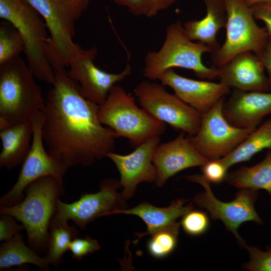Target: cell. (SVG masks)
Returning <instances> with one entry per match:
<instances>
[{
	"label": "cell",
	"instance_id": "obj_1",
	"mask_svg": "<svg viewBox=\"0 0 271 271\" xmlns=\"http://www.w3.org/2000/svg\"><path fill=\"white\" fill-rule=\"evenodd\" d=\"M49 61L55 81L43 111L42 134L47 152L68 168L90 166L113 152L118 137L99 121V105L81 94L62 61L51 56Z\"/></svg>",
	"mask_w": 271,
	"mask_h": 271
},
{
	"label": "cell",
	"instance_id": "obj_2",
	"mask_svg": "<svg viewBox=\"0 0 271 271\" xmlns=\"http://www.w3.org/2000/svg\"><path fill=\"white\" fill-rule=\"evenodd\" d=\"M24 193V199L18 204L0 206V214L11 215L22 223L28 245L40 255L46 252L49 225L57 202L65 193L63 181L53 176H43L28 185Z\"/></svg>",
	"mask_w": 271,
	"mask_h": 271
},
{
	"label": "cell",
	"instance_id": "obj_3",
	"mask_svg": "<svg viewBox=\"0 0 271 271\" xmlns=\"http://www.w3.org/2000/svg\"><path fill=\"white\" fill-rule=\"evenodd\" d=\"M34 75L20 56L0 65V130L31 121L45 101Z\"/></svg>",
	"mask_w": 271,
	"mask_h": 271
},
{
	"label": "cell",
	"instance_id": "obj_4",
	"mask_svg": "<svg viewBox=\"0 0 271 271\" xmlns=\"http://www.w3.org/2000/svg\"><path fill=\"white\" fill-rule=\"evenodd\" d=\"M193 41L180 21L168 25L162 47L158 51H149L146 55L143 75L151 80H159L165 71L175 67L192 70L202 80L217 77V68L208 67L202 61V55L211 53V50L204 43Z\"/></svg>",
	"mask_w": 271,
	"mask_h": 271
},
{
	"label": "cell",
	"instance_id": "obj_5",
	"mask_svg": "<svg viewBox=\"0 0 271 271\" xmlns=\"http://www.w3.org/2000/svg\"><path fill=\"white\" fill-rule=\"evenodd\" d=\"M99 121L112 129L119 137L127 139L136 148L155 136H161L166 124L140 108L134 97L116 84L110 90L105 102L99 106Z\"/></svg>",
	"mask_w": 271,
	"mask_h": 271
},
{
	"label": "cell",
	"instance_id": "obj_6",
	"mask_svg": "<svg viewBox=\"0 0 271 271\" xmlns=\"http://www.w3.org/2000/svg\"><path fill=\"white\" fill-rule=\"evenodd\" d=\"M28 0H0V18L21 35L27 64L35 77L53 85L55 77L46 54L47 26Z\"/></svg>",
	"mask_w": 271,
	"mask_h": 271
},
{
	"label": "cell",
	"instance_id": "obj_7",
	"mask_svg": "<svg viewBox=\"0 0 271 271\" xmlns=\"http://www.w3.org/2000/svg\"><path fill=\"white\" fill-rule=\"evenodd\" d=\"M227 22L223 44L211 53L214 67H218L235 56L246 51L256 55L265 47L269 36L255 22L251 8L243 0H225Z\"/></svg>",
	"mask_w": 271,
	"mask_h": 271
},
{
	"label": "cell",
	"instance_id": "obj_8",
	"mask_svg": "<svg viewBox=\"0 0 271 271\" xmlns=\"http://www.w3.org/2000/svg\"><path fill=\"white\" fill-rule=\"evenodd\" d=\"M44 19L50 34L49 40L66 66L82 48L73 38L75 24L89 3L80 0H28Z\"/></svg>",
	"mask_w": 271,
	"mask_h": 271
},
{
	"label": "cell",
	"instance_id": "obj_9",
	"mask_svg": "<svg viewBox=\"0 0 271 271\" xmlns=\"http://www.w3.org/2000/svg\"><path fill=\"white\" fill-rule=\"evenodd\" d=\"M187 180L201 185L204 191L197 193L193 202L198 207L205 209L213 220H220L226 228L234 235L238 244L245 247V241L238 232L243 223L253 221L262 224L263 221L256 212L254 205L258 197V191L242 188L236 193L234 200L224 202L214 195L210 182L202 175L194 174L184 176Z\"/></svg>",
	"mask_w": 271,
	"mask_h": 271
},
{
	"label": "cell",
	"instance_id": "obj_10",
	"mask_svg": "<svg viewBox=\"0 0 271 271\" xmlns=\"http://www.w3.org/2000/svg\"><path fill=\"white\" fill-rule=\"evenodd\" d=\"M133 92L140 106L158 120L189 136L198 131L202 114L163 85L143 81Z\"/></svg>",
	"mask_w": 271,
	"mask_h": 271
},
{
	"label": "cell",
	"instance_id": "obj_11",
	"mask_svg": "<svg viewBox=\"0 0 271 271\" xmlns=\"http://www.w3.org/2000/svg\"><path fill=\"white\" fill-rule=\"evenodd\" d=\"M44 119L43 111L31 119L33 138L29 152L22 164L18 180L11 189L0 198V206H15L25 197L24 191L30 183L45 176H53L63 181L68 168L45 150L42 134Z\"/></svg>",
	"mask_w": 271,
	"mask_h": 271
},
{
	"label": "cell",
	"instance_id": "obj_12",
	"mask_svg": "<svg viewBox=\"0 0 271 271\" xmlns=\"http://www.w3.org/2000/svg\"><path fill=\"white\" fill-rule=\"evenodd\" d=\"M224 100H220L202 114L198 131L193 136H188L197 151L209 160L226 157L254 130L236 127L229 123L222 112Z\"/></svg>",
	"mask_w": 271,
	"mask_h": 271
},
{
	"label": "cell",
	"instance_id": "obj_13",
	"mask_svg": "<svg viewBox=\"0 0 271 271\" xmlns=\"http://www.w3.org/2000/svg\"><path fill=\"white\" fill-rule=\"evenodd\" d=\"M121 187L119 180L109 178L101 181L100 190L94 193H84L72 203H66L59 199L55 216L72 220L78 228L84 229L95 219L116 214L128 209L126 200L117 189Z\"/></svg>",
	"mask_w": 271,
	"mask_h": 271
},
{
	"label": "cell",
	"instance_id": "obj_14",
	"mask_svg": "<svg viewBox=\"0 0 271 271\" xmlns=\"http://www.w3.org/2000/svg\"><path fill=\"white\" fill-rule=\"evenodd\" d=\"M96 47L84 50L70 62L67 73L78 84L81 94L91 102L100 105L106 100L111 88L131 74L129 55L125 68L119 73H110L97 67L94 61Z\"/></svg>",
	"mask_w": 271,
	"mask_h": 271
},
{
	"label": "cell",
	"instance_id": "obj_15",
	"mask_svg": "<svg viewBox=\"0 0 271 271\" xmlns=\"http://www.w3.org/2000/svg\"><path fill=\"white\" fill-rule=\"evenodd\" d=\"M160 141V136H155L129 154L121 155L111 152L106 155L119 172L120 183L123 188L121 194L126 200L134 195L139 184L156 182L157 171L152 159Z\"/></svg>",
	"mask_w": 271,
	"mask_h": 271
},
{
	"label": "cell",
	"instance_id": "obj_16",
	"mask_svg": "<svg viewBox=\"0 0 271 271\" xmlns=\"http://www.w3.org/2000/svg\"><path fill=\"white\" fill-rule=\"evenodd\" d=\"M182 132L174 140L160 144L152 161L157 171V186H163L171 177L186 169L202 166L209 160L202 156Z\"/></svg>",
	"mask_w": 271,
	"mask_h": 271
},
{
	"label": "cell",
	"instance_id": "obj_17",
	"mask_svg": "<svg viewBox=\"0 0 271 271\" xmlns=\"http://www.w3.org/2000/svg\"><path fill=\"white\" fill-rule=\"evenodd\" d=\"M159 80L201 114L211 109L230 91V88L221 82L187 78L178 74L173 69L165 71Z\"/></svg>",
	"mask_w": 271,
	"mask_h": 271
},
{
	"label": "cell",
	"instance_id": "obj_18",
	"mask_svg": "<svg viewBox=\"0 0 271 271\" xmlns=\"http://www.w3.org/2000/svg\"><path fill=\"white\" fill-rule=\"evenodd\" d=\"M216 68L220 82L230 88L244 91L271 89L260 59L251 51L237 54Z\"/></svg>",
	"mask_w": 271,
	"mask_h": 271
},
{
	"label": "cell",
	"instance_id": "obj_19",
	"mask_svg": "<svg viewBox=\"0 0 271 271\" xmlns=\"http://www.w3.org/2000/svg\"><path fill=\"white\" fill-rule=\"evenodd\" d=\"M222 112L233 126L254 130L266 116L271 115V92L234 89L224 100Z\"/></svg>",
	"mask_w": 271,
	"mask_h": 271
},
{
	"label": "cell",
	"instance_id": "obj_20",
	"mask_svg": "<svg viewBox=\"0 0 271 271\" xmlns=\"http://www.w3.org/2000/svg\"><path fill=\"white\" fill-rule=\"evenodd\" d=\"M186 202L185 199L178 198L172 201L168 207L164 208L143 202L134 207L118 211L116 214L136 215L146 223L147 227L146 232L135 233L137 238L133 243L136 244L142 237L173 225L177 222V219L192 210V203L185 205Z\"/></svg>",
	"mask_w": 271,
	"mask_h": 271
},
{
	"label": "cell",
	"instance_id": "obj_21",
	"mask_svg": "<svg viewBox=\"0 0 271 271\" xmlns=\"http://www.w3.org/2000/svg\"><path fill=\"white\" fill-rule=\"evenodd\" d=\"M206 7V15L199 20L185 23L183 27L188 37L206 45L211 53L220 45L216 40L218 32L225 27L227 15L225 0H203Z\"/></svg>",
	"mask_w": 271,
	"mask_h": 271
},
{
	"label": "cell",
	"instance_id": "obj_22",
	"mask_svg": "<svg viewBox=\"0 0 271 271\" xmlns=\"http://www.w3.org/2000/svg\"><path fill=\"white\" fill-rule=\"evenodd\" d=\"M0 137L2 145L1 168L11 170L22 164L32 144L31 122L16 123L1 130Z\"/></svg>",
	"mask_w": 271,
	"mask_h": 271
},
{
	"label": "cell",
	"instance_id": "obj_23",
	"mask_svg": "<svg viewBox=\"0 0 271 271\" xmlns=\"http://www.w3.org/2000/svg\"><path fill=\"white\" fill-rule=\"evenodd\" d=\"M225 180L239 189L264 190L271 196V150L259 163L251 167H240L227 174Z\"/></svg>",
	"mask_w": 271,
	"mask_h": 271
},
{
	"label": "cell",
	"instance_id": "obj_24",
	"mask_svg": "<svg viewBox=\"0 0 271 271\" xmlns=\"http://www.w3.org/2000/svg\"><path fill=\"white\" fill-rule=\"evenodd\" d=\"M26 263L33 264L45 271L50 269V264L45 256L41 257L27 246L20 232L1 245L0 270Z\"/></svg>",
	"mask_w": 271,
	"mask_h": 271
},
{
	"label": "cell",
	"instance_id": "obj_25",
	"mask_svg": "<svg viewBox=\"0 0 271 271\" xmlns=\"http://www.w3.org/2000/svg\"><path fill=\"white\" fill-rule=\"evenodd\" d=\"M271 150V116L261 123L230 154L220 160L229 169L249 160L264 149Z\"/></svg>",
	"mask_w": 271,
	"mask_h": 271
},
{
	"label": "cell",
	"instance_id": "obj_26",
	"mask_svg": "<svg viewBox=\"0 0 271 271\" xmlns=\"http://www.w3.org/2000/svg\"><path fill=\"white\" fill-rule=\"evenodd\" d=\"M68 221L55 215L51 220L45 256L50 265L59 266L63 261L64 254L69 249L71 242L78 237V229L74 226H70Z\"/></svg>",
	"mask_w": 271,
	"mask_h": 271
},
{
	"label": "cell",
	"instance_id": "obj_27",
	"mask_svg": "<svg viewBox=\"0 0 271 271\" xmlns=\"http://www.w3.org/2000/svg\"><path fill=\"white\" fill-rule=\"evenodd\" d=\"M180 225V222H176L151 235L147 245L149 253L157 258L171 254L177 246Z\"/></svg>",
	"mask_w": 271,
	"mask_h": 271
},
{
	"label": "cell",
	"instance_id": "obj_28",
	"mask_svg": "<svg viewBox=\"0 0 271 271\" xmlns=\"http://www.w3.org/2000/svg\"><path fill=\"white\" fill-rule=\"evenodd\" d=\"M24 43L18 31L10 23L0 24V65L24 52Z\"/></svg>",
	"mask_w": 271,
	"mask_h": 271
},
{
	"label": "cell",
	"instance_id": "obj_29",
	"mask_svg": "<svg viewBox=\"0 0 271 271\" xmlns=\"http://www.w3.org/2000/svg\"><path fill=\"white\" fill-rule=\"evenodd\" d=\"M180 225L188 234L200 235L208 229L209 220L206 212L191 210L182 216Z\"/></svg>",
	"mask_w": 271,
	"mask_h": 271
},
{
	"label": "cell",
	"instance_id": "obj_30",
	"mask_svg": "<svg viewBox=\"0 0 271 271\" xmlns=\"http://www.w3.org/2000/svg\"><path fill=\"white\" fill-rule=\"evenodd\" d=\"M249 256V261L243 265L244 269L249 271H271V247H267L266 251L246 244Z\"/></svg>",
	"mask_w": 271,
	"mask_h": 271
},
{
	"label": "cell",
	"instance_id": "obj_31",
	"mask_svg": "<svg viewBox=\"0 0 271 271\" xmlns=\"http://www.w3.org/2000/svg\"><path fill=\"white\" fill-rule=\"evenodd\" d=\"M101 246L98 241L89 236L84 238H76L69 245V250L74 259L81 260L84 256L99 250Z\"/></svg>",
	"mask_w": 271,
	"mask_h": 271
},
{
	"label": "cell",
	"instance_id": "obj_32",
	"mask_svg": "<svg viewBox=\"0 0 271 271\" xmlns=\"http://www.w3.org/2000/svg\"><path fill=\"white\" fill-rule=\"evenodd\" d=\"M201 167L202 175L210 182L214 183L224 181L228 169L220 159L209 160Z\"/></svg>",
	"mask_w": 271,
	"mask_h": 271
},
{
	"label": "cell",
	"instance_id": "obj_33",
	"mask_svg": "<svg viewBox=\"0 0 271 271\" xmlns=\"http://www.w3.org/2000/svg\"><path fill=\"white\" fill-rule=\"evenodd\" d=\"M16 219L8 214H1L0 240L5 241L12 238L25 229L23 224H18Z\"/></svg>",
	"mask_w": 271,
	"mask_h": 271
},
{
	"label": "cell",
	"instance_id": "obj_34",
	"mask_svg": "<svg viewBox=\"0 0 271 271\" xmlns=\"http://www.w3.org/2000/svg\"><path fill=\"white\" fill-rule=\"evenodd\" d=\"M250 8L254 19L264 24L265 29L271 37V2L259 3Z\"/></svg>",
	"mask_w": 271,
	"mask_h": 271
},
{
	"label": "cell",
	"instance_id": "obj_35",
	"mask_svg": "<svg viewBox=\"0 0 271 271\" xmlns=\"http://www.w3.org/2000/svg\"><path fill=\"white\" fill-rule=\"evenodd\" d=\"M118 5L127 8L128 11L137 16H147L148 0H112Z\"/></svg>",
	"mask_w": 271,
	"mask_h": 271
},
{
	"label": "cell",
	"instance_id": "obj_36",
	"mask_svg": "<svg viewBox=\"0 0 271 271\" xmlns=\"http://www.w3.org/2000/svg\"><path fill=\"white\" fill-rule=\"evenodd\" d=\"M177 0H148V17L156 16L161 11L172 5Z\"/></svg>",
	"mask_w": 271,
	"mask_h": 271
},
{
	"label": "cell",
	"instance_id": "obj_37",
	"mask_svg": "<svg viewBox=\"0 0 271 271\" xmlns=\"http://www.w3.org/2000/svg\"><path fill=\"white\" fill-rule=\"evenodd\" d=\"M260 59L271 86V37H270L264 49L256 55Z\"/></svg>",
	"mask_w": 271,
	"mask_h": 271
},
{
	"label": "cell",
	"instance_id": "obj_38",
	"mask_svg": "<svg viewBox=\"0 0 271 271\" xmlns=\"http://www.w3.org/2000/svg\"><path fill=\"white\" fill-rule=\"evenodd\" d=\"M243 1L250 8L259 3L271 2V0H243Z\"/></svg>",
	"mask_w": 271,
	"mask_h": 271
},
{
	"label": "cell",
	"instance_id": "obj_39",
	"mask_svg": "<svg viewBox=\"0 0 271 271\" xmlns=\"http://www.w3.org/2000/svg\"><path fill=\"white\" fill-rule=\"evenodd\" d=\"M81 1H85V2H86L89 3L91 0H81Z\"/></svg>",
	"mask_w": 271,
	"mask_h": 271
}]
</instances>
